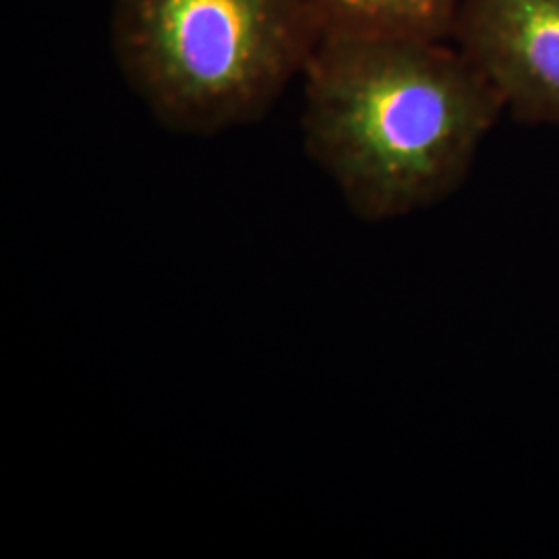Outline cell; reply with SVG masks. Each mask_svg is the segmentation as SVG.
I'll return each instance as SVG.
<instances>
[{
	"mask_svg": "<svg viewBox=\"0 0 559 559\" xmlns=\"http://www.w3.org/2000/svg\"><path fill=\"white\" fill-rule=\"evenodd\" d=\"M108 27L150 115L198 138L263 119L323 34L309 0H112Z\"/></svg>",
	"mask_w": 559,
	"mask_h": 559,
	"instance_id": "cell-2",
	"label": "cell"
},
{
	"mask_svg": "<svg viewBox=\"0 0 559 559\" xmlns=\"http://www.w3.org/2000/svg\"><path fill=\"white\" fill-rule=\"evenodd\" d=\"M452 41L512 119L559 127V0H462Z\"/></svg>",
	"mask_w": 559,
	"mask_h": 559,
	"instance_id": "cell-3",
	"label": "cell"
},
{
	"mask_svg": "<svg viewBox=\"0 0 559 559\" xmlns=\"http://www.w3.org/2000/svg\"><path fill=\"white\" fill-rule=\"evenodd\" d=\"M325 34L452 40L462 0H309Z\"/></svg>",
	"mask_w": 559,
	"mask_h": 559,
	"instance_id": "cell-4",
	"label": "cell"
},
{
	"mask_svg": "<svg viewBox=\"0 0 559 559\" xmlns=\"http://www.w3.org/2000/svg\"><path fill=\"white\" fill-rule=\"evenodd\" d=\"M300 81L305 152L365 222L452 198L506 112L452 40L323 32Z\"/></svg>",
	"mask_w": 559,
	"mask_h": 559,
	"instance_id": "cell-1",
	"label": "cell"
}]
</instances>
